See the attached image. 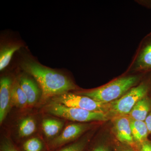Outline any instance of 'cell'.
Segmentation results:
<instances>
[{
    "mask_svg": "<svg viewBox=\"0 0 151 151\" xmlns=\"http://www.w3.org/2000/svg\"><path fill=\"white\" fill-rule=\"evenodd\" d=\"M22 67L39 84L42 90V102L76 89L75 84L67 76L32 59L25 60Z\"/></svg>",
    "mask_w": 151,
    "mask_h": 151,
    "instance_id": "cell-1",
    "label": "cell"
},
{
    "mask_svg": "<svg viewBox=\"0 0 151 151\" xmlns=\"http://www.w3.org/2000/svg\"><path fill=\"white\" fill-rule=\"evenodd\" d=\"M146 73L125 72L123 75L105 85L76 94L90 97L97 102L108 104L121 98L132 87L137 85Z\"/></svg>",
    "mask_w": 151,
    "mask_h": 151,
    "instance_id": "cell-2",
    "label": "cell"
},
{
    "mask_svg": "<svg viewBox=\"0 0 151 151\" xmlns=\"http://www.w3.org/2000/svg\"><path fill=\"white\" fill-rule=\"evenodd\" d=\"M151 94V72L146 73L137 85L132 87L121 98L108 103L107 114L109 119L129 114L141 99Z\"/></svg>",
    "mask_w": 151,
    "mask_h": 151,
    "instance_id": "cell-3",
    "label": "cell"
},
{
    "mask_svg": "<svg viewBox=\"0 0 151 151\" xmlns=\"http://www.w3.org/2000/svg\"><path fill=\"white\" fill-rule=\"evenodd\" d=\"M45 110L50 115L73 122L86 123L110 120L106 113L68 107L53 101L46 105Z\"/></svg>",
    "mask_w": 151,
    "mask_h": 151,
    "instance_id": "cell-4",
    "label": "cell"
},
{
    "mask_svg": "<svg viewBox=\"0 0 151 151\" xmlns=\"http://www.w3.org/2000/svg\"><path fill=\"white\" fill-rule=\"evenodd\" d=\"M53 102L70 108L107 114L108 103L97 102L90 97L68 92L52 98Z\"/></svg>",
    "mask_w": 151,
    "mask_h": 151,
    "instance_id": "cell-5",
    "label": "cell"
},
{
    "mask_svg": "<svg viewBox=\"0 0 151 151\" xmlns=\"http://www.w3.org/2000/svg\"><path fill=\"white\" fill-rule=\"evenodd\" d=\"M151 72V32L139 44L126 72L147 73Z\"/></svg>",
    "mask_w": 151,
    "mask_h": 151,
    "instance_id": "cell-6",
    "label": "cell"
},
{
    "mask_svg": "<svg viewBox=\"0 0 151 151\" xmlns=\"http://www.w3.org/2000/svg\"><path fill=\"white\" fill-rule=\"evenodd\" d=\"M93 127L91 124H72L68 125L61 134L53 138L48 143L50 150H55L72 142Z\"/></svg>",
    "mask_w": 151,
    "mask_h": 151,
    "instance_id": "cell-7",
    "label": "cell"
},
{
    "mask_svg": "<svg viewBox=\"0 0 151 151\" xmlns=\"http://www.w3.org/2000/svg\"><path fill=\"white\" fill-rule=\"evenodd\" d=\"M113 131L117 139L125 145L129 146L134 151L138 147L132 136L131 128V119L128 115L115 117L111 119Z\"/></svg>",
    "mask_w": 151,
    "mask_h": 151,
    "instance_id": "cell-8",
    "label": "cell"
},
{
    "mask_svg": "<svg viewBox=\"0 0 151 151\" xmlns=\"http://www.w3.org/2000/svg\"><path fill=\"white\" fill-rule=\"evenodd\" d=\"M12 82L8 77L0 81V123L2 124L6 117L11 105V92Z\"/></svg>",
    "mask_w": 151,
    "mask_h": 151,
    "instance_id": "cell-9",
    "label": "cell"
},
{
    "mask_svg": "<svg viewBox=\"0 0 151 151\" xmlns=\"http://www.w3.org/2000/svg\"><path fill=\"white\" fill-rule=\"evenodd\" d=\"M19 82L27 97L28 105L33 106L36 104L40 96V92L35 82L24 76L20 77Z\"/></svg>",
    "mask_w": 151,
    "mask_h": 151,
    "instance_id": "cell-10",
    "label": "cell"
},
{
    "mask_svg": "<svg viewBox=\"0 0 151 151\" xmlns=\"http://www.w3.org/2000/svg\"><path fill=\"white\" fill-rule=\"evenodd\" d=\"M151 111V94L138 102L128 116L133 120L145 122Z\"/></svg>",
    "mask_w": 151,
    "mask_h": 151,
    "instance_id": "cell-11",
    "label": "cell"
},
{
    "mask_svg": "<svg viewBox=\"0 0 151 151\" xmlns=\"http://www.w3.org/2000/svg\"><path fill=\"white\" fill-rule=\"evenodd\" d=\"M130 122L133 139L138 148L141 144L147 140L148 130L145 122L131 119Z\"/></svg>",
    "mask_w": 151,
    "mask_h": 151,
    "instance_id": "cell-12",
    "label": "cell"
},
{
    "mask_svg": "<svg viewBox=\"0 0 151 151\" xmlns=\"http://www.w3.org/2000/svg\"><path fill=\"white\" fill-rule=\"evenodd\" d=\"M11 105L17 108H25L29 106L26 95L22 89L19 81L13 83L11 92Z\"/></svg>",
    "mask_w": 151,
    "mask_h": 151,
    "instance_id": "cell-13",
    "label": "cell"
},
{
    "mask_svg": "<svg viewBox=\"0 0 151 151\" xmlns=\"http://www.w3.org/2000/svg\"><path fill=\"white\" fill-rule=\"evenodd\" d=\"M64 125L62 121L54 119H44L42 123V127L45 136L51 138L56 136L61 131Z\"/></svg>",
    "mask_w": 151,
    "mask_h": 151,
    "instance_id": "cell-14",
    "label": "cell"
},
{
    "mask_svg": "<svg viewBox=\"0 0 151 151\" xmlns=\"http://www.w3.org/2000/svg\"><path fill=\"white\" fill-rule=\"evenodd\" d=\"M20 48L19 45H12L4 47L0 51V70L1 71L8 66L13 55Z\"/></svg>",
    "mask_w": 151,
    "mask_h": 151,
    "instance_id": "cell-15",
    "label": "cell"
},
{
    "mask_svg": "<svg viewBox=\"0 0 151 151\" xmlns=\"http://www.w3.org/2000/svg\"><path fill=\"white\" fill-rule=\"evenodd\" d=\"M36 129V123L33 118L26 117L21 120L19 125L18 131L19 136L26 137L32 134Z\"/></svg>",
    "mask_w": 151,
    "mask_h": 151,
    "instance_id": "cell-16",
    "label": "cell"
},
{
    "mask_svg": "<svg viewBox=\"0 0 151 151\" xmlns=\"http://www.w3.org/2000/svg\"><path fill=\"white\" fill-rule=\"evenodd\" d=\"M23 148L24 151H42L43 144L38 138H32L24 143Z\"/></svg>",
    "mask_w": 151,
    "mask_h": 151,
    "instance_id": "cell-17",
    "label": "cell"
},
{
    "mask_svg": "<svg viewBox=\"0 0 151 151\" xmlns=\"http://www.w3.org/2000/svg\"><path fill=\"white\" fill-rule=\"evenodd\" d=\"M88 142L86 138L64 147L58 151H83Z\"/></svg>",
    "mask_w": 151,
    "mask_h": 151,
    "instance_id": "cell-18",
    "label": "cell"
},
{
    "mask_svg": "<svg viewBox=\"0 0 151 151\" xmlns=\"http://www.w3.org/2000/svg\"><path fill=\"white\" fill-rule=\"evenodd\" d=\"M1 151H18L12 143L8 141L4 142L2 146Z\"/></svg>",
    "mask_w": 151,
    "mask_h": 151,
    "instance_id": "cell-19",
    "label": "cell"
},
{
    "mask_svg": "<svg viewBox=\"0 0 151 151\" xmlns=\"http://www.w3.org/2000/svg\"><path fill=\"white\" fill-rule=\"evenodd\" d=\"M137 151H151V141L147 140L142 143L138 147Z\"/></svg>",
    "mask_w": 151,
    "mask_h": 151,
    "instance_id": "cell-20",
    "label": "cell"
},
{
    "mask_svg": "<svg viewBox=\"0 0 151 151\" xmlns=\"http://www.w3.org/2000/svg\"><path fill=\"white\" fill-rule=\"evenodd\" d=\"M145 122L148 130L149 134H151V111L146 118Z\"/></svg>",
    "mask_w": 151,
    "mask_h": 151,
    "instance_id": "cell-21",
    "label": "cell"
},
{
    "mask_svg": "<svg viewBox=\"0 0 151 151\" xmlns=\"http://www.w3.org/2000/svg\"><path fill=\"white\" fill-rule=\"evenodd\" d=\"M92 151H110L107 146L104 145H100L94 148Z\"/></svg>",
    "mask_w": 151,
    "mask_h": 151,
    "instance_id": "cell-22",
    "label": "cell"
},
{
    "mask_svg": "<svg viewBox=\"0 0 151 151\" xmlns=\"http://www.w3.org/2000/svg\"><path fill=\"white\" fill-rule=\"evenodd\" d=\"M116 151H134L133 149L129 146L125 145L120 146L116 150Z\"/></svg>",
    "mask_w": 151,
    "mask_h": 151,
    "instance_id": "cell-23",
    "label": "cell"
},
{
    "mask_svg": "<svg viewBox=\"0 0 151 151\" xmlns=\"http://www.w3.org/2000/svg\"></svg>",
    "mask_w": 151,
    "mask_h": 151,
    "instance_id": "cell-24",
    "label": "cell"
}]
</instances>
